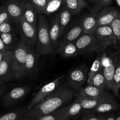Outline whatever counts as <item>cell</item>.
Instances as JSON below:
<instances>
[{
	"instance_id": "cell-1",
	"label": "cell",
	"mask_w": 120,
	"mask_h": 120,
	"mask_svg": "<svg viewBox=\"0 0 120 120\" xmlns=\"http://www.w3.org/2000/svg\"><path fill=\"white\" fill-rule=\"evenodd\" d=\"M76 92L67 82L61 84L50 95L35 105L30 110L27 111L25 118L36 120L69 104Z\"/></svg>"
},
{
	"instance_id": "cell-2",
	"label": "cell",
	"mask_w": 120,
	"mask_h": 120,
	"mask_svg": "<svg viewBox=\"0 0 120 120\" xmlns=\"http://www.w3.org/2000/svg\"><path fill=\"white\" fill-rule=\"evenodd\" d=\"M28 51L29 45L22 40L12 50V74L14 80H19L24 77L25 65Z\"/></svg>"
},
{
	"instance_id": "cell-3",
	"label": "cell",
	"mask_w": 120,
	"mask_h": 120,
	"mask_svg": "<svg viewBox=\"0 0 120 120\" xmlns=\"http://www.w3.org/2000/svg\"><path fill=\"white\" fill-rule=\"evenodd\" d=\"M37 51L41 55H45L52 52L49 35V24L46 17L40 14L39 15L36 36Z\"/></svg>"
},
{
	"instance_id": "cell-4",
	"label": "cell",
	"mask_w": 120,
	"mask_h": 120,
	"mask_svg": "<svg viewBox=\"0 0 120 120\" xmlns=\"http://www.w3.org/2000/svg\"><path fill=\"white\" fill-rule=\"evenodd\" d=\"M75 42L80 54H89L102 48L94 35L83 34Z\"/></svg>"
},
{
	"instance_id": "cell-5",
	"label": "cell",
	"mask_w": 120,
	"mask_h": 120,
	"mask_svg": "<svg viewBox=\"0 0 120 120\" xmlns=\"http://www.w3.org/2000/svg\"><path fill=\"white\" fill-rule=\"evenodd\" d=\"M64 77H65L64 75H60L41 87V89L35 94L29 104L28 105L27 107L28 111L30 110L35 105L44 100L45 98L50 95L53 92L55 91L57 89V87L61 84V82L62 80L64 78Z\"/></svg>"
},
{
	"instance_id": "cell-6",
	"label": "cell",
	"mask_w": 120,
	"mask_h": 120,
	"mask_svg": "<svg viewBox=\"0 0 120 120\" xmlns=\"http://www.w3.org/2000/svg\"><path fill=\"white\" fill-rule=\"evenodd\" d=\"M89 71L86 66L82 65L69 72L67 78V83L73 89L77 92L87 80Z\"/></svg>"
},
{
	"instance_id": "cell-7",
	"label": "cell",
	"mask_w": 120,
	"mask_h": 120,
	"mask_svg": "<svg viewBox=\"0 0 120 120\" xmlns=\"http://www.w3.org/2000/svg\"><path fill=\"white\" fill-rule=\"evenodd\" d=\"M77 95L86 98L114 99L111 94L91 84L83 87L77 91Z\"/></svg>"
},
{
	"instance_id": "cell-8",
	"label": "cell",
	"mask_w": 120,
	"mask_h": 120,
	"mask_svg": "<svg viewBox=\"0 0 120 120\" xmlns=\"http://www.w3.org/2000/svg\"><path fill=\"white\" fill-rule=\"evenodd\" d=\"M18 25L22 40L29 45L36 44L37 28L26 21L23 18L21 19Z\"/></svg>"
},
{
	"instance_id": "cell-9",
	"label": "cell",
	"mask_w": 120,
	"mask_h": 120,
	"mask_svg": "<svg viewBox=\"0 0 120 120\" xmlns=\"http://www.w3.org/2000/svg\"><path fill=\"white\" fill-rule=\"evenodd\" d=\"M94 35L102 48H105L112 44H115L117 41L111 25L98 27Z\"/></svg>"
},
{
	"instance_id": "cell-10",
	"label": "cell",
	"mask_w": 120,
	"mask_h": 120,
	"mask_svg": "<svg viewBox=\"0 0 120 120\" xmlns=\"http://www.w3.org/2000/svg\"><path fill=\"white\" fill-rule=\"evenodd\" d=\"M30 88L28 86H20L13 88L9 90L2 99L5 105H12L22 100L29 92Z\"/></svg>"
},
{
	"instance_id": "cell-11",
	"label": "cell",
	"mask_w": 120,
	"mask_h": 120,
	"mask_svg": "<svg viewBox=\"0 0 120 120\" xmlns=\"http://www.w3.org/2000/svg\"><path fill=\"white\" fill-rule=\"evenodd\" d=\"M120 11L114 7H109L101 9L96 13L98 26L111 25L114 20L118 15Z\"/></svg>"
},
{
	"instance_id": "cell-12",
	"label": "cell",
	"mask_w": 120,
	"mask_h": 120,
	"mask_svg": "<svg viewBox=\"0 0 120 120\" xmlns=\"http://www.w3.org/2000/svg\"><path fill=\"white\" fill-rule=\"evenodd\" d=\"M25 4L16 0H9L5 5L11 19L18 24L22 18Z\"/></svg>"
},
{
	"instance_id": "cell-13",
	"label": "cell",
	"mask_w": 120,
	"mask_h": 120,
	"mask_svg": "<svg viewBox=\"0 0 120 120\" xmlns=\"http://www.w3.org/2000/svg\"><path fill=\"white\" fill-rule=\"evenodd\" d=\"M49 35L52 52H55L57 48L60 38V26L58 14H56L50 22L49 25Z\"/></svg>"
},
{
	"instance_id": "cell-14",
	"label": "cell",
	"mask_w": 120,
	"mask_h": 120,
	"mask_svg": "<svg viewBox=\"0 0 120 120\" xmlns=\"http://www.w3.org/2000/svg\"><path fill=\"white\" fill-rule=\"evenodd\" d=\"M119 56L118 53H116L112 55L111 56V60L110 65L103 68L105 80V89H112L114 78L117 69Z\"/></svg>"
},
{
	"instance_id": "cell-15",
	"label": "cell",
	"mask_w": 120,
	"mask_h": 120,
	"mask_svg": "<svg viewBox=\"0 0 120 120\" xmlns=\"http://www.w3.org/2000/svg\"><path fill=\"white\" fill-rule=\"evenodd\" d=\"M0 78L5 81H8L13 78L12 50L6 51L4 57L0 64Z\"/></svg>"
},
{
	"instance_id": "cell-16",
	"label": "cell",
	"mask_w": 120,
	"mask_h": 120,
	"mask_svg": "<svg viewBox=\"0 0 120 120\" xmlns=\"http://www.w3.org/2000/svg\"><path fill=\"white\" fill-rule=\"evenodd\" d=\"M39 54H40L38 51H35L32 47V45H29V51L25 65L24 76L32 75L36 70L38 65Z\"/></svg>"
},
{
	"instance_id": "cell-17",
	"label": "cell",
	"mask_w": 120,
	"mask_h": 120,
	"mask_svg": "<svg viewBox=\"0 0 120 120\" xmlns=\"http://www.w3.org/2000/svg\"><path fill=\"white\" fill-rule=\"evenodd\" d=\"M80 25L83 34L94 35L98 27L96 13L91 12L83 16Z\"/></svg>"
},
{
	"instance_id": "cell-18",
	"label": "cell",
	"mask_w": 120,
	"mask_h": 120,
	"mask_svg": "<svg viewBox=\"0 0 120 120\" xmlns=\"http://www.w3.org/2000/svg\"><path fill=\"white\" fill-rule=\"evenodd\" d=\"M82 33L83 31L80 25H76L74 26L67 32L66 34L62 36L60 40L57 48L62 47L66 44L75 42L81 36Z\"/></svg>"
},
{
	"instance_id": "cell-19",
	"label": "cell",
	"mask_w": 120,
	"mask_h": 120,
	"mask_svg": "<svg viewBox=\"0 0 120 120\" xmlns=\"http://www.w3.org/2000/svg\"><path fill=\"white\" fill-rule=\"evenodd\" d=\"M38 14L37 11L30 2L25 3L22 18L36 28L38 27Z\"/></svg>"
},
{
	"instance_id": "cell-20",
	"label": "cell",
	"mask_w": 120,
	"mask_h": 120,
	"mask_svg": "<svg viewBox=\"0 0 120 120\" xmlns=\"http://www.w3.org/2000/svg\"><path fill=\"white\" fill-rule=\"evenodd\" d=\"M63 5L71 12L73 15L79 14L89 6L86 0H63Z\"/></svg>"
},
{
	"instance_id": "cell-21",
	"label": "cell",
	"mask_w": 120,
	"mask_h": 120,
	"mask_svg": "<svg viewBox=\"0 0 120 120\" xmlns=\"http://www.w3.org/2000/svg\"><path fill=\"white\" fill-rule=\"evenodd\" d=\"M108 100H113V99L106 98H86L81 97L77 95L76 100L80 103L83 109L86 110L94 109L104 101Z\"/></svg>"
},
{
	"instance_id": "cell-22",
	"label": "cell",
	"mask_w": 120,
	"mask_h": 120,
	"mask_svg": "<svg viewBox=\"0 0 120 120\" xmlns=\"http://www.w3.org/2000/svg\"><path fill=\"white\" fill-rule=\"evenodd\" d=\"M55 52L59 53L64 58L75 57L80 54L75 42L66 44L62 47H59L55 51Z\"/></svg>"
},
{
	"instance_id": "cell-23",
	"label": "cell",
	"mask_w": 120,
	"mask_h": 120,
	"mask_svg": "<svg viewBox=\"0 0 120 120\" xmlns=\"http://www.w3.org/2000/svg\"><path fill=\"white\" fill-rule=\"evenodd\" d=\"M59 16L60 26V38L63 36L66 28L68 27V24L70 22L71 18V15H73L71 12L66 8L63 7L60 9L59 12L57 13Z\"/></svg>"
},
{
	"instance_id": "cell-24",
	"label": "cell",
	"mask_w": 120,
	"mask_h": 120,
	"mask_svg": "<svg viewBox=\"0 0 120 120\" xmlns=\"http://www.w3.org/2000/svg\"><path fill=\"white\" fill-rule=\"evenodd\" d=\"M80 103L77 100H75L73 103L69 104V107L65 114L61 120H72L77 117L82 110Z\"/></svg>"
},
{
	"instance_id": "cell-25",
	"label": "cell",
	"mask_w": 120,
	"mask_h": 120,
	"mask_svg": "<svg viewBox=\"0 0 120 120\" xmlns=\"http://www.w3.org/2000/svg\"><path fill=\"white\" fill-rule=\"evenodd\" d=\"M119 108L120 105L115 101L114 99H113V100H108L104 101L93 110L95 112L104 114L118 109Z\"/></svg>"
},
{
	"instance_id": "cell-26",
	"label": "cell",
	"mask_w": 120,
	"mask_h": 120,
	"mask_svg": "<svg viewBox=\"0 0 120 120\" xmlns=\"http://www.w3.org/2000/svg\"><path fill=\"white\" fill-rule=\"evenodd\" d=\"M26 108H22L3 114L0 116V120H22L26 113Z\"/></svg>"
},
{
	"instance_id": "cell-27",
	"label": "cell",
	"mask_w": 120,
	"mask_h": 120,
	"mask_svg": "<svg viewBox=\"0 0 120 120\" xmlns=\"http://www.w3.org/2000/svg\"><path fill=\"white\" fill-rule=\"evenodd\" d=\"M69 107V104L57 109L55 111L39 118L36 120H61Z\"/></svg>"
},
{
	"instance_id": "cell-28",
	"label": "cell",
	"mask_w": 120,
	"mask_h": 120,
	"mask_svg": "<svg viewBox=\"0 0 120 120\" xmlns=\"http://www.w3.org/2000/svg\"><path fill=\"white\" fill-rule=\"evenodd\" d=\"M90 84L101 89H105V80L103 71V67H102L100 70L95 74Z\"/></svg>"
},
{
	"instance_id": "cell-29",
	"label": "cell",
	"mask_w": 120,
	"mask_h": 120,
	"mask_svg": "<svg viewBox=\"0 0 120 120\" xmlns=\"http://www.w3.org/2000/svg\"><path fill=\"white\" fill-rule=\"evenodd\" d=\"M102 68L101 61V56H97L92 63L90 70L89 71V75H88V78L87 80V84H90L91 82L93 77L94 76L95 74L99 71Z\"/></svg>"
},
{
	"instance_id": "cell-30",
	"label": "cell",
	"mask_w": 120,
	"mask_h": 120,
	"mask_svg": "<svg viewBox=\"0 0 120 120\" xmlns=\"http://www.w3.org/2000/svg\"><path fill=\"white\" fill-rule=\"evenodd\" d=\"M63 4V0H49L43 14L50 15L55 13L61 8Z\"/></svg>"
},
{
	"instance_id": "cell-31",
	"label": "cell",
	"mask_w": 120,
	"mask_h": 120,
	"mask_svg": "<svg viewBox=\"0 0 120 120\" xmlns=\"http://www.w3.org/2000/svg\"><path fill=\"white\" fill-rule=\"evenodd\" d=\"M2 41L4 42L7 48V50H11V48L14 45L16 40V36L14 32L5 33V34H0Z\"/></svg>"
},
{
	"instance_id": "cell-32",
	"label": "cell",
	"mask_w": 120,
	"mask_h": 120,
	"mask_svg": "<svg viewBox=\"0 0 120 120\" xmlns=\"http://www.w3.org/2000/svg\"><path fill=\"white\" fill-rule=\"evenodd\" d=\"M49 0H30L29 2L40 14H44L45 10Z\"/></svg>"
},
{
	"instance_id": "cell-33",
	"label": "cell",
	"mask_w": 120,
	"mask_h": 120,
	"mask_svg": "<svg viewBox=\"0 0 120 120\" xmlns=\"http://www.w3.org/2000/svg\"><path fill=\"white\" fill-rule=\"evenodd\" d=\"M111 27L113 30L116 40L120 41V11L118 15L111 24Z\"/></svg>"
},
{
	"instance_id": "cell-34",
	"label": "cell",
	"mask_w": 120,
	"mask_h": 120,
	"mask_svg": "<svg viewBox=\"0 0 120 120\" xmlns=\"http://www.w3.org/2000/svg\"><path fill=\"white\" fill-rule=\"evenodd\" d=\"M112 1V0H97V2L94 4V7H93L91 12L97 13L101 10L102 8L110 5Z\"/></svg>"
},
{
	"instance_id": "cell-35",
	"label": "cell",
	"mask_w": 120,
	"mask_h": 120,
	"mask_svg": "<svg viewBox=\"0 0 120 120\" xmlns=\"http://www.w3.org/2000/svg\"><path fill=\"white\" fill-rule=\"evenodd\" d=\"M120 88V69L119 68L116 69V73H115L114 78L113 80V84H112V88L114 92H115L117 96H118V92Z\"/></svg>"
},
{
	"instance_id": "cell-36",
	"label": "cell",
	"mask_w": 120,
	"mask_h": 120,
	"mask_svg": "<svg viewBox=\"0 0 120 120\" xmlns=\"http://www.w3.org/2000/svg\"><path fill=\"white\" fill-rule=\"evenodd\" d=\"M12 20L4 22L0 25V34H5V33L14 32V27H13Z\"/></svg>"
},
{
	"instance_id": "cell-37",
	"label": "cell",
	"mask_w": 120,
	"mask_h": 120,
	"mask_svg": "<svg viewBox=\"0 0 120 120\" xmlns=\"http://www.w3.org/2000/svg\"><path fill=\"white\" fill-rule=\"evenodd\" d=\"M10 16L5 6L0 7V25L7 21L11 20Z\"/></svg>"
},
{
	"instance_id": "cell-38",
	"label": "cell",
	"mask_w": 120,
	"mask_h": 120,
	"mask_svg": "<svg viewBox=\"0 0 120 120\" xmlns=\"http://www.w3.org/2000/svg\"><path fill=\"white\" fill-rule=\"evenodd\" d=\"M82 120H101L99 116H97L92 113H87L83 115Z\"/></svg>"
},
{
	"instance_id": "cell-39",
	"label": "cell",
	"mask_w": 120,
	"mask_h": 120,
	"mask_svg": "<svg viewBox=\"0 0 120 120\" xmlns=\"http://www.w3.org/2000/svg\"><path fill=\"white\" fill-rule=\"evenodd\" d=\"M7 48L5 45L4 42L2 41L1 36H0V51L1 52H5L7 51Z\"/></svg>"
},
{
	"instance_id": "cell-40",
	"label": "cell",
	"mask_w": 120,
	"mask_h": 120,
	"mask_svg": "<svg viewBox=\"0 0 120 120\" xmlns=\"http://www.w3.org/2000/svg\"><path fill=\"white\" fill-rule=\"evenodd\" d=\"M101 120H116V118L112 115H108V116H99Z\"/></svg>"
},
{
	"instance_id": "cell-41",
	"label": "cell",
	"mask_w": 120,
	"mask_h": 120,
	"mask_svg": "<svg viewBox=\"0 0 120 120\" xmlns=\"http://www.w3.org/2000/svg\"><path fill=\"white\" fill-rule=\"evenodd\" d=\"M6 89V86L5 85H3L0 86V96L4 93V92L5 91Z\"/></svg>"
},
{
	"instance_id": "cell-42",
	"label": "cell",
	"mask_w": 120,
	"mask_h": 120,
	"mask_svg": "<svg viewBox=\"0 0 120 120\" xmlns=\"http://www.w3.org/2000/svg\"><path fill=\"white\" fill-rule=\"evenodd\" d=\"M5 52H1L0 51V64H1V62H2V60H3L4 57L5 56Z\"/></svg>"
},
{
	"instance_id": "cell-43",
	"label": "cell",
	"mask_w": 120,
	"mask_h": 120,
	"mask_svg": "<svg viewBox=\"0 0 120 120\" xmlns=\"http://www.w3.org/2000/svg\"><path fill=\"white\" fill-rule=\"evenodd\" d=\"M5 81H4V80H3L2 79L0 78V86L1 85H3L5 84Z\"/></svg>"
},
{
	"instance_id": "cell-44",
	"label": "cell",
	"mask_w": 120,
	"mask_h": 120,
	"mask_svg": "<svg viewBox=\"0 0 120 120\" xmlns=\"http://www.w3.org/2000/svg\"><path fill=\"white\" fill-rule=\"evenodd\" d=\"M88 1H90V2H93V3L95 4V3H96V2H97V0H88Z\"/></svg>"
},
{
	"instance_id": "cell-45",
	"label": "cell",
	"mask_w": 120,
	"mask_h": 120,
	"mask_svg": "<svg viewBox=\"0 0 120 120\" xmlns=\"http://www.w3.org/2000/svg\"><path fill=\"white\" fill-rule=\"evenodd\" d=\"M116 1L117 4H118V5L120 7V0H116Z\"/></svg>"
},
{
	"instance_id": "cell-46",
	"label": "cell",
	"mask_w": 120,
	"mask_h": 120,
	"mask_svg": "<svg viewBox=\"0 0 120 120\" xmlns=\"http://www.w3.org/2000/svg\"><path fill=\"white\" fill-rule=\"evenodd\" d=\"M116 120H120V115L116 118Z\"/></svg>"
},
{
	"instance_id": "cell-47",
	"label": "cell",
	"mask_w": 120,
	"mask_h": 120,
	"mask_svg": "<svg viewBox=\"0 0 120 120\" xmlns=\"http://www.w3.org/2000/svg\"><path fill=\"white\" fill-rule=\"evenodd\" d=\"M27 120V119H26V120Z\"/></svg>"
}]
</instances>
